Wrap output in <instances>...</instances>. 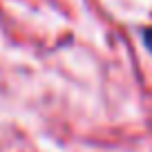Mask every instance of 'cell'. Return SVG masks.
<instances>
[{
	"mask_svg": "<svg viewBox=\"0 0 152 152\" xmlns=\"http://www.w3.org/2000/svg\"><path fill=\"white\" fill-rule=\"evenodd\" d=\"M143 43H145V47L152 52V27L143 29Z\"/></svg>",
	"mask_w": 152,
	"mask_h": 152,
	"instance_id": "6da1fadb",
	"label": "cell"
}]
</instances>
